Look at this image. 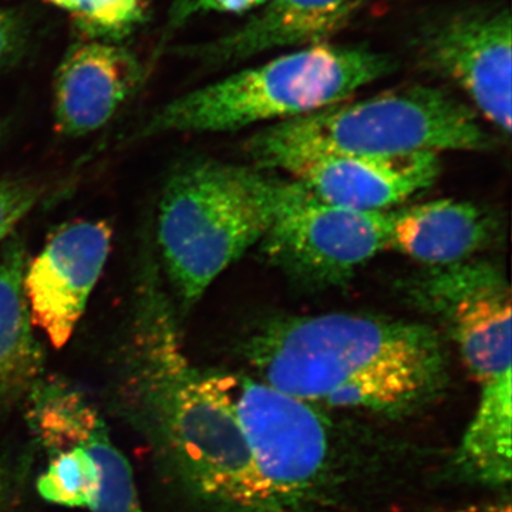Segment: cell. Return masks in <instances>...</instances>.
<instances>
[{
    "label": "cell",
    "mask_w": 512,
    "mask_h": 512,
    "mask_svg": "<svg viewBox=\"0 0 512 512\" xmlns=\"http://www.w3.org/2000/svg\"><path fill=\"white\" fill-rule=\"evenodd\" d=\"M123 365L128 414L187 487L229 510L278 511L239 424L232 376L204 372L185 355L150 252L138 274Z\"/></svg>",
    "instance_id": "6da1fadb"
},
{
    "label": "cell",
    "mask_w": 512,
    "mask_h": 512,
    "mask_svg": "<svg viewBox=\"0 0 512 512\" xmlns=\"http://www.w3.org/2000/svg\"><path fill=\"white\" fill-rule=\"evenodd\" d=\"M258 380L312 404L402 414L444 387L447 356L431 326L366 313L262 323L245 345Z\"/></svg>",
    "instance_id": "7a4b0ae2"
},
{
    "label": "cell",
    "mask_w": 512,
    "mask_h": 512,
    "mask_svg": "<svg viewBox=\"0 0 512 512\" xmlns=\"http://www.w3.org/2000/svg\"><path fill=\"white\" fill-rule=\"evenodd\" d=\"M490 147V134L473 107L439 87L414 84L269 124L252 136L247 150L255 167L289 174L326 157Z\"/></svg>",
    "instance_id": "3957f363"
},
{
    "label": "cell",
    "mask_w": 512,
    "mask_h": 512,
    "mask_svg": "<svg viewBox=\"0 0 512 512\" xmlns=\"http://www.w3.org/2000/svg\"><path fill=\"white\" fill-rule=\"evenodd\" d=\"M397 66L396 57L365 45L302 47L171 100L143 124L140 136L227 133L296 119L350 99Z\"/></svg>",
    "instance_id": "277c9868"
},
{
    "label": "cell",
    "mask_w": 512,
    "mask_h": 512,
    "mask_svg": "<svg viewBox=\"0 0 512 512\" xmlns=\"http://www.w3.org/2000/svg\"><path fill=\"white\" fill-rule=\"evenodd\" d=\"M279 183L255 165L218 160L188 161L171 174L158 205L157 242L184 309L265 237Z\"/></svg>",
    "instance_id": "5b68a950"
},
{
    "label": "cell",
    "mask_w": 512,
    "mask_h": 512,
    "mask_svg": "<svg viewBox=\"0 0 512 512\" xmlns=\"http://www.w3.org/2000/svg\"><path fill=\"white\" fill-rule=\"evenodd\" d=\"M392 210H350L313 197L296 180H281L274 220L261 248L272 264L306 285L345 284L387 251Z\"/></svg>",
    "instance_id": "8992f818"
},
{
    "label": "cell",
    "mask_w": 512,
    "mask_h": 512,
    "mask_svg": "<svg viewBox=\"0 0 512 512\" xmlns=\"http://www.w3.org/2000/svg\"><path fill=\"white\" fill-rule=\"evenodd\" d=\"M402 288L443 326L480 386L511 375V288L501 266L474 259L426 266Z\"/></svg>",
    "instance_id": "52a82bcc"
},
{
    "label": "cell",
    "mask_w": 512,
    "mask_h": 512,
    "mask_svg": "<svg viewBox=\"0 0 512 512\" xmlns=\"http://www.w3.org/2000/svg\"><path fill=\"white\" fill-rule=\"evenodd\" d=\"M512 22L507 5L434 12L417 23L410 47L417 63L456 83L488 123L511 133Z\"/></svg>",
    "instance_id": "ba28073f"
},
{
    "label": "cell",
    "mask_w": 512,
    "mask_h": 512,
    "mask_svg": "<svg viewBox=\"0 0 512 512\" xmlns=\"http://www.w3.org/2000/svg\"><path fill=\"white\" fill-rule=\"evenodd\" d=\"M232 396L256 473L276 510L325 476L329 430L315 404L252 377L232 376Z\"/></svg>",
    "instance_id": "9c48e42d"
},
{
    "label": "cell",
    "mask_w": 512,
    "mask_h": 512,
    "mask_svg": "<svg viewBox=\"0 0 512 512\" xmlns=\"http://www.w3.org/2000/svg\"><path fill=\"white\" fill-rule=\"evenodd\" d=\"M113 228L106 221H74L53 232L25 274L33 325L63 348L79 325L110 255Z\"/></svg>",
    "instance_id": "30bf717a"
},
{
    "label": "cell",
    "mask_w": 512,
    "mask_h": 512,
    "mask_svg": "<svg viewBox=\"0 0 512 512\" xmlns=\"http://www.w3.org/2000/svg\"><path fill=\"white\" fill-rule=\"evenodd\" d=\"M28 419L47 453L83 446L100 471V490L93 512H143L126 456L111 440L100 413L83 394L57 380H40L28 394Z\"/></svg>",
    "instance_id": "8fae6325"
},
{
    "label": "cell",
    "mask_w": 512,
    "mask_h": 512,
    "mask_svg": "<svg viewBox=\"0 0 512 512\" xmlns=\"http://www.w3.org/2000/svg\"><path fill=\"white\" fill-rule=\"evenodd\" d=\"M146 76L136 53L120 43L84 40L69 47L53 84L57 133L83 137L106 126Z\"/></svg>",
    "instance_id": "7c38bea8"
},
{
    "label": "cell",
    "mask_w": 512,
    "mask_h": 512,
    "mask_svg": "<svg viewBox=\"0 0 512 512\" xmlns=\"http://www.w3.org/2000/svg\"><path fill=\"white\" fill-rule=\"evenodd\" d=\"M440 171L439 153L417 151L399 156L320 158L289 174L328 204L382 212L430 188Z\"/></svg>",
    "instance_id": "4fadbf2b"
},
{
    "label": "cell",
    "mask_w": 512,
    "mask_h": 512,
    "mask_svg": "<svg viewBox=\"0 0 512 512\" xmlns=\"http://www.w3.org/2000/svg\"><path fill=\"white\" fill-rule=\"evenodd\" d=\"M372 0H265L238 29L201 45L180 47L178 55L221 66L244 62L282 47L329 43Z\"/></svg>",
    "instance_id": "5bb4252c"
},
{
    "label": "cell",
    "mask_w": 512,
    "mask_h": 512,
    "mask_svg": "<svg viewBox=\"0 0 512 512\" xmlns=\"http://www.w3.org/2000/svg\"><path fill=\"white\" fill-rule=\"evenodd\" d=\"M491 218L477 205L436 200L392 211L387 249L426 266L473 259L493 239Z\"/></svg>",
    "instance_id": "9a60e30c"
},
{
    "label": "cell",
    "mask_w": 512,
    "mask_h": 512,
    "mask_svg": "<svg viewBox=\"0 0 512 512\" xmlns=\"http://www.w3.org/2000/svg\"><path fill=\"white\" fill-rule=\"evenodd\" d=\"M29 261L25 239L10 235L0 247V410L28 397L45 365L25 292Z\"/></svg>",
    "instance_id": "2e32d148"
},
{
    "label": "cell",
    "mask_w": 512,
    "mask_h": 512,
    "mask_svg": "<svg viewBox=\"0 0 512 512\" xmlns=\"http://www.w3.org/2000/svg\"><path fill=\"white\" fill-rule=\"evenodd\" d=\"M511 375L480 386L476 413L457 450V466L490 485L511 480Z\"/></svg>",
    "instance_id": "e0dca14e"
},
{
    "label": "cell",
    "mask_w": 512,
    "mask_h": 512,
    "mask_svg": "<svg viewBox=\"0 0 512 512\" xmlns=\"http://www.w3.org/2000/svg\"><path fill=\"white\" fill-rule=\"evenodd\" d=\"M49 464L37 480V493L47 503L92 510L100 490V471L83 446L49 451Z\"/></svg>",
    "instance_id": "ac0fdd59"
},
{
    "label": "cell",
    "mask_w": 512,
    "mask_h": 512,
    "mask_svg": "<svg viewBox=\"0 0 512 512\" xmlns=\"http://www.w3.org/2000/svg\"><path fill=\"white\" fill-rule=\"evenodd\" d=\"M72 19L86 40L119 43L148 20L147 0H46Z\"/></svg>",
    "instance_id": "d6986e66"
},
{
    "label": "cell",
    "mask_w": 512,
    "mask_h": 512,
    "mask_svg": "<svg viewBox=\"0 0 512 512\" xmlns=\"http://www.w3.org/2000/svg\"><path fill=\"white\" fill-rule=\"evenodd\" d=\"M40 195L42 188L26 178L0 181V247L32 211Z\"/></svg>",
    "instance_id": "ffe728a7"
},
{
    "label": "cell",
    "mask_w": 512,
    "mask_h": 512,
    "mask_svg": "<svg viewBox=\"0 0 512 512\" xmlns=\"http://www.w3.org/2000/svg\"><path fill=\"white\" fill-rule=\"evenodd\" d=\"M264 3L265 0H174L158 52L167 46L175 30L183 28L197 16L207 13H244L256 10Z\"/></svg>",
    "instance_id": "44dd1931"
},
{
    "label": "cell",
    "mask_w": 512,
    "mask_h": 512,
    "mask_svg": "<svg viewBox=\"0 0 512 512\" xmlns=\"http://www.w3.org/2000/svg\"><path fill=\"white\" fill-rule=\"evenodd\" d=\"M29 39L25 15L12 8H0V70L20 57Z\"/></svg>",
    "instance_id": "7402d4cb"
},
{
    "label": "cell",
    "mask_w": 512,
    "mask_h": 512,
    "mask_svg": "<svg viewBox=\"0 0 512 512\" xmlns=\"http://www.w3.org/2000/svg\"><path fill=\"white\" fill-rule=\"evenodd\" d=\"M454 512H511L510 504H488L468 507Z\"/></svg>",
    "instance_id": "603a6c76"
},
{
    "label": "cell",
    "mask_w": 512,
    "mask_h": 512,
    "mask_svg": "<svg viewBox=\"0 0 512 512\" xmlns=\"http://www.w3.org/2000/svg\"><path fill=\"white\" fill-rule=\"evenodd\" d=\"M6 490H8V481H6L5 470L0 466V504L5 500Z\"/></svg>",
    "instance_id": "cb8c5ba5"
},
{
    "label": "cell",
    "mask_w": 512,
    "mask_h": 512,
    "mask_svg": "<svg viewBox=\"0 0 512 512\" xmlns=\"http://www.w3.org/2000/svg\"><path fill=\"white\" fill-rule=\"evenodd\" d=\"M9 124L8 121H0V144L5 140L6 134H8Z\"/></svg>",
    "instance_id": "d4e9b609"
}]
</instances>
